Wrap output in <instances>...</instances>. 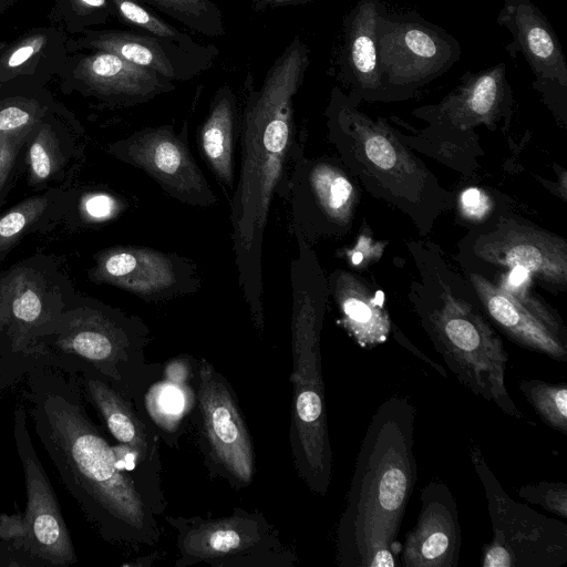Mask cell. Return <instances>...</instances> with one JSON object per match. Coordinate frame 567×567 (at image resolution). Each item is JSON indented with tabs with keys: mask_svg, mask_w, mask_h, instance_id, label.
Returning a JSON list of instances; mask_svg holds the SVG:
<instances>
[{
	"mask_svg": "<svg viewBox=\"0 0 567 567\" xmlns=\"http://www.w3.org/2000/svg\"><path fill=\"white\" fill-rule=\"evenodd\" d=\"M462 272L488 320L512 342L567 361V328L555 310L529 291V286L501 287L477 272Z\"/></svg>",
	"mask_w": 567,
	"mask_h": 567,
	"instance_id": "17",
	"label": "cell"
},
{
	"mask_svg": "<svg viewBox=\"0 0 567 567\" xmlns=\"http://www.w3.org/2000/svg\"><path fill=\"white\" fill-rule=\"evenodd\" d=\"M514 95L506 64L499 62L480 72H466L461 82L439 103L414 109L412 114L429 123L427 138L442 142H470L475 126L495 130L508 125Z\"/></svg>",
	"mask_w": 567,
	"mask_h": 567,
	"instance_id": "15",
	"label": "cell"
},
{
	"mask_svg": "<svg viewBox=\"0 0 567 567\" xmlns=\"http://www.w3.org/2000/svg\"><path fill=\"white\" fill-rule=\"evenodd\" d=\"M414 420L415 409L404 398L388 399L372 416L337 527L339 566L396 565V538L417 474Z\"/></svg>",
	"mask_w": 567,
	"mask_h": 567,
	"instance_id": "3",
	"label": "cell"
},
{
	"mask_svg": "<svg viewBox=\"0 0 567 567\" xmlns=\"http://www.w3.org/2000/svg\"><path fill=\"white\" fill-rule=\"evenodd\" d=\"M140 1L204 37L218 38L226 32L223 13L213 0Z\"/></svg>",
	"mask_w": 567,
	"mask_h": 567,
	"instance_id": "29",
	"label": "cell"
},
{
	"mask_svg": "<svg viewBox=\"0 0 567 567\" xmlns=\"http://www.w3.org/2000/svg\"><path fill=\"white\" fill-rule=\"evenodd\" d=\"M415 526L401 547L403 567H455L461 550L456 504L446 485L430 483L421 494Z\"/></svg>",
	"mask_w": 567,
	"mask_h": 567,
	"instance_id": "23",
	"label": "cell"
},
{
	"mask_svg": "<svg viewBox=\"0 0 567 567\" xmlns=\"http://www.w3.org/2000/svg\"><path fill=\"white\" fill-rule=\"evenodd\" d=\"M96 277L147 302L192 295L202 287L193 260L143 246L117 247L103 252Z\"/></svg>",
	"mask_w": 567,
	"mask_h": 567,
	"instance_id": "19",
	"label": "cell"
},
{
	"mask_svg": "<svg viewBox=\"0 0 567 567\" xmlns=\"http://www.w3.org/2000/svg\"><path fill=\"white\" fill-rule=\"evenodd\" d=\"M337 157L293 163L285 199L290 204L291 233L309 245L320 238L346 236L353 226L360 192L358 183Z\"/></svg>",
	"mask_w": 567,
	"mask_h": 567,
	"instance_id": "14",
	"label": "cell"
},
{
	"mask_svg": "<svg viewBox=\"0 0 567 567\" xmlns=\"http://www.w3.org/2000/svg\"><path fill=\"white\" fill-rule=\"evenodd\" d=\"M328 278L332 297L349 334L362 348L385 342L392 329L384 307V295L359 275L337 268Z\"/></svg>",
	"mask_w": 567,
	"mask_h": 567,
	"instance_id": "27",
	"label": "cell"
},
{
	"mask_svg": "<svg viewBox=\"0 0 567 567\" xmlns=\"http://www.w3.org/2000/svg\"><path fill=\"white\" fill-rule=\"evenodd\" d=\"M62 86L117 106H134L172 92L175 84L106 51L70 53L59 74Z\"/></svg>",
	"mask_w": 567,
	"mask_h": 567,
	"instance_id": "21",
	"label": "cell"
},
{
	"mask_svg": "<svg viewBox=\"0 0 567 567\" xmlns=\"http://www.w3.org/2000/svg\"><path fill=\"white\" fill-rule=\"evenodd\" d=\"M460 214L473 221L481 223L497 212L495 200L491 198L486 190L472 187L464 190L458 197Z\"/></svg>",
	"mask_w": 567,
	"mask_h": 567,
	"instance_id": "34",
	"label": "cell"
},
{
	"mask_svg": "<svg viewBox=\"0 0 567 567\" xmlns=\"http://www.w3.org/2000/svg\"><path fill=\"white\" fill-rule=\"evenodd\" d=\"M386 11L382 0H358L342 20L329 73L359 102L392 101L383 85L378 49V25Z\"/></svg>",
	"mask_w": 567,
	"mask_h": 567,
	"instance_id": "22",
	"label": "cell"
},
{
	"mask_svg": "<svg viewBox=\"0 0 567 567\" xmlns=\"http://www.w3.org/2000/svg\"><path fill=\"white\" fill-rule=\"evenodd\" d=\"M456 259L463 270L489 281L518 275L554 292L567 287L566 239L505 209L470 228L458 244Z\"/></svg>",
	"mask_w": 567,
	"mask_h": 567,
	"instance_id": "8",
	"label": "cell"
},
{
	"mask_svg": "<svg viewBox=\"0 0 567 567\" xmlns=\"http://www.w3.org/2000/svg\"><path fill=\"white\" fill-rule=\"evenodd\" d=\"M472 461L487 499L493 537L483 549V567H559L567 560V526L526 504L513 501L502 488L478 447Z\"/></svg>",
	"mask_w": 567,
	"mask_h": 567,
	"instance_id": "12",
	"label": "cell"
},
{
	"mask_svg": "<svg viewBox=\"0 0 567 567\" xmlns=\"http://www.w3.org/2000/svg\"><path fill=\"white\" fill-rule=\"evenodd\" d=\"M238 132L237 97L229 85H223L215 92L198 127L197 144L216 178L229 190H234V148Z\"/></svg>",
	"mask_w": 567,
	"mask_h": 567,
	"instance_id": "28",
	"label": "cell"
},
{
	"mask_svg": "<svg viewBox=\"0 0 567 567\" xmlns=\"http://www.w3.org/2000/svg\"><path fill=\"white\" fill-rule=\"evenodd\" d=\"M496 22L512 35L505 47L509 56H524L535 76L533 87L555 117L565 122L567 62L547 17L532 0H503Z\"/></svg>",
	"mask_w": 567,
	"mask_h": 567,
	"instance_id": "18",
	"label": "cell"
},
{
	"mask_svg": "<svg viewBox=\"0 0 567 567\" xmlns=\"http://www.w3.org/2000/svg\"><path fill=\"white\" fill-rule=\"evenodd\" d=\"M27 412L60 481L101 537L132 548L155 546L158 519L112 444L89 416L78 383L62 371L37 365L28 372Z\"/></svg>",
	"mask_w": 567,
	"mask_h": 567,
	"instance_id": "2",
	"label": "cell"
},
{
	"mask_svg": "<svg viewBox=\"0 0 567 567\" xmlns=\"http://www.w3.org/2000/svg\"><path fill=\"white\" fill-rule=\"evenodd\" d=\"M70 375L116 443L130 447L145 465L161 472L159 436L134 403L93 373L83 371Z\"/></svg>",
	"mask_w": 567,
	"mask_h": 567,
	"instance_id": "26",
	"label": "cell"
},
{
	"mask_svg": "<svg viewBox=\"0 0 567 567\" xmlns=\"http://www.w3.org/2000/svg\"><path fill=\"white\" fill-rule=\"evenodd\" d=\"M147 324L120 311H91L60 333L53 346L38 350L25 371L48 365L73 374L90 372L101 378L134 405L161 375L163 363L146 360Z\"/></svg>",
	"mask_w": 567,
	"mask_h": 567,
	"instance_id": "7",
	"label": "cell"
},
{
	"mask_svg": "<svg viewBox=\"0 0 567 567\" xmlns=\"http://www.w3.org/2000/svg\"><path fill=\"white\" fill-rule=\"evenodd\" d=\"M408 248L416 272L408 299L434 349L474 394L522 419L505 385L507 351L468 281L436 245L410 241Z\"/></svg>",
	"mask_w": 567,
	"mask_h": 567,
	"instance_id": "4",
	"label": "cell"
},
{
	"mask_svg": "<svg viewBox=\"0 0 567 567\" xmlns=\"http://www.w3.org/2000/svg\"><path fill=\"white\" fill-rule=\"evenodd\" d=\"M310 64V49L295 35L272 62L259 87L247 73L239 115L240 166L230 204L238 286L255 329L265 328L262 246L274 196L285 199L295 161L293 99Z\"/></svg>",
	"mask_w": 567,
	"mask_h": 567,
	"instance_id": "1",
	"label": "cell"
},
{
	"mask_svg": "<svg viewBox=\"0 0 567 567\" xmlns=\"http://www.w3.org/2000/svg\"><path fill=\"white\" fill-rule=\"evenodd\" d=\"M519 390L548 426L567 434V384L565 382L522 380Z\"/></svg>",
	"mask_w": 567,
	"mask_h": 567,
	"instance_id": "31",
	"label": "cell"
},
{
	"mask_svg": "<svg viewBox=\"0 0 567 567\" xmlns=\"http://www.w3.org/2000/svg\"><path fill=\"white\" fill-rule=\"evenodd\" d=\"M115 18L110 0H56L49 20L69 37L107 23Z\"/></svg>",
	"mask_w": 567,
	"mask_h": 567,
	"instance_id": "30",
	"label": "cell"
},
{
	"mask_svg": "<svg viewBox=\"0 0 567 567\" xmlns=\"http://www.w3.org/2000/svg\"><path fill=\"white\" fill-rule=\"evenodd\" d=\"M13 437L27 491L24 513L7 516L0 544L18 566L68 567L78 561L56 495L34 450L27 411L14 410Z\"/></svg>",
	"mask_w": 567,
	"mask_h": 567,
	"instance_id": "10",
	"label": "cell"
},
{
	"mask_svg": "<svg viewBox=\"0 0 567 567\" xmlns=\"http://www.w3.org/2000/svg\"><path fill=\"white\" fill-rule=\"evenodd\" d=\"M11 311L17 321L31 324L41 317L42 302L34 291L25 289L14 296L11 302Z\"/></svg>",
	"mask_w": 567,
	"mask_h": 567,
	"instance_id": "36",
	"label": "cell"
},
{
	"mask_svg": "<svg viewBox=\"0 0 567 567\" xmlns=\"http://www.w3.org/2000/svg\"><path fill=\"white\" fill-rule=\"evenodd\" d=\"M14 158V148L8 137L0 135V187L6 181Z\"/></svg>",
	"mask_w": 567,
	"mask_h": 567,
	"instance_id": "39",
	"label": "cell"
},
{
	"mask_svg": "<svg viewBox=\"0 0 567 567\" xmlns=\"http://www.w3.org/2000/svg\"><path fill=\"white\" fill-rule=\"evenodd\" d=\"M519 496L550 513L567 517V486L563 483H539L519 489Z\"/></svg>",
	"mask_w": 567,
	"mask_h": 567,
	"instance_id": "33",
	"label": "cell"
},
{
	"mask_svg": "<svg viewBox=\"0 0 567 567\" xmlns=\"http://www.w3.org/2000/svg\"><path fill=\"white\" fill-rule=\"evenodd\" d=\"M115 18L132 30L169 39L172 41L196 45L194 38L158 17L153 9L140 0H110Z\"/></svg>",
	"mask_w": 567,
	"mask_h": 567,
	"instance_id": "32",
	"label": "cell"
},
{
	"mask_svg": "<svg viewBox=\"0 0 567 567\" xmlns=\"http://www.w3.org/2000/svg\"><path fill=\"white\" fill-rule=\"evenodd\" d=\"M187 122L181 132L173 125L144 127L111 146L120 159L142 169L172 198L208 208L217 202L188 146Z\"/></svg>",
	"mask_w": 567,
	"mask_h": 567,
	"instance_id": "16",
	"label": "cell"
},
{
	"mask_svg": "<svg viewBox=\"0 0 567 567\" xmlns=\"http://www.w3.org/2000/svg\"><path fill=\"white\" fill-rule=\"evenodd\" d=\"M45 142V132L42 130L30 148L31 168L38 179H45L52 171V159Z\"/></svg>",
	"mask_w": 567,
	"mask_h": 567,
	"instance_id": "37",
	"label": "cell"
},
{
	"mask_svg": "<svg viewBox=\"0 0 567 567\" xmlns=\"http://www.w3.org/2000/svg\"><path fill=\"white\" fill-rule=\"evenodd\" d=\"M69 52L106 51L158 73L186 82L212 68L219 54L213 44L186 45L135 30L87 29L68 41Z\"/></svg>",
	"mask_w": 567,
	"mask_h": 567,
	"instance_id": "20",
	"label": "cell"
},
{
	"mask_svg": "<svg viewBox=\"0 0 567 567\" xmlns=\"http://www.w3.org/2000/svg\"><path fill=\"white\" fill-rule=\"evenodd\" d=\"M197 360L179 355L163 364L161 375L141 395L135 408L169 446H178L196 402Z\"/></svg>",
	"mask_w": 567,
	"mask_h": 567,
	"instance_id": "25",
	"label": "cell"
},
{
	"mask_svg": "<svg viewBox=\"0 0 567 567\" xmlns=\"http://www.w3.org/2000/svg\"><path fill=\"white\" fill-rule=\"evenodd\" d=\"M378 49L383 85L392 101L412 97L462 55L452 34L415 11H386L378 25Z\"/></svg>",
	"mask_w": 567,
	"mask_h": 567,
	"instance_id": "13",
	"label": "cell"
},
{
	"mask_svg": "<svg viewBox=\"0 0 567 567\" xmlns=\"http://www.w3.org/2000/svg\"><path fill=\"white\" fill-rule=\"evenodd\" d=\"M290 262L292 400L289 445L299 478L324 496L331 481L332 450L328 432L320 334L329 295L328 278L311 245L296 235Z\"/></svg>",
	"mask_w": 567,
	"mask_h": 567,
	"instance_id": "6",
	"label": "cell"
},
{
	"mask_svg": "<svg viewBox=\"0 0 567 567\" xmlns=\"http://www.w3.org/2000/svg\"><path fill=\"white\" fill-rule=\"evenodd\" d=\"M84 209L94 219H105L116 209L115 200L105 194H94L84 203Z\"/></svg>",
	"mask_w": 567,
	"mask_h": 567,
	"instance_id": "38",
	"label": "cell"
},
{
	"mask_svg": "<svg viewBox=\"0 0 567 567\" xmlns=\"http://www.w3.org/2000/svg\"><path fill=\"white\" fill-rule=\"evenodd\" d=\"M43 207V202L29 200L16 207L0 219V244L18 236L21 230L37 216Z\"/></svg>",
	"mask_w": 567,
	"mask_h": 567,
	"instance_id": "35",
	"label": "cell"
},
{
	"mask_svg": "<svg viewBox=\"0 0 567 567\" xmlns=\"http://www.w3.org/2000/svg\"><path fill=\"white\" fill-rule=\"evenodd\" d=\"M176 532L175 567H293L296 553L259 511L235 507L221 517L163 515Z\"/></svg>",
	"mask_w": 567,
	"mask_h": 567,
	"instance_id": "9",
	"label": "cell"
},
{
	"mask_svg": "<svg viewBox=\"0 0 567 567\" xmlns=\"http://www.w3.org/2000/svg\"><path fill=\"white\" fill-rule=\"evenodd\" d=\"M360 102L340 86L324 111L327 138L348 172L378 200L411 219L424 236L453 204L429 167L402 143L384 120L359 110Z\"/></svg>",
	"mask_w": 567,
	"mask_h": 567,
	"instance_id": "5",
	"label": "cell"
},
{
	"mask_svg": "<svg viewBox=\"0 0 567 567\" xmlns=\"http://www.w3.org/2000/svg\"><path fill=\"white\" fill-rule=\"evenodd\" d=\"M19 0H0V13L7 11L14 6Z\"/></svg>",
	"mask_w": 567,
	"mask_h": 567,
	"instance_id": "41",
	"label": "cell"
},
{
	"mask_svg": "<svg viewBox=\"0 0 567 567\" xmlns=\"http://www.w3.org/2000/svg\"><path fill=\"white\" fill-rule=\"evenodd\" d=\"M317 0H254L251 8L257 13H264L272 9L299 6Z\"/></svg>",
	"mask_w": 567,
	"mask_h": 567,
	"instance_id": "40",
	"label": "cell"
},
{
	"mask_svg": "<svg viewBox=\"0 0 567 567\" xmlns=\"http://www.w3.org/2000/svg\"><path fill=\"white\" fill-rule=\"evenodd\" d=\"M190 424L209 477L236 491L248 487L256 474L252 439L233 386L205 359L197 360Z\"/></svg>",
	"mask_w": 567,
	"mask_h": 567,
	"instance_id": "11",
	"label": "cell"
},
{
	"mask_svg": "<svg viewBox=\"0 0 567 567\" xmlns=\"http://www.w3.org/2000/svg\"><path fill=\"white\" fill-rule=\"evenodd\" d=\"M69 38L50 24L0 43V92L43 89L63 70L70 55Z\"/></svg>",
	"mask_w": 567,
	"mask_h": 567,
	"instance_id": "24",
	"label": "cell"
}]
</instances>
